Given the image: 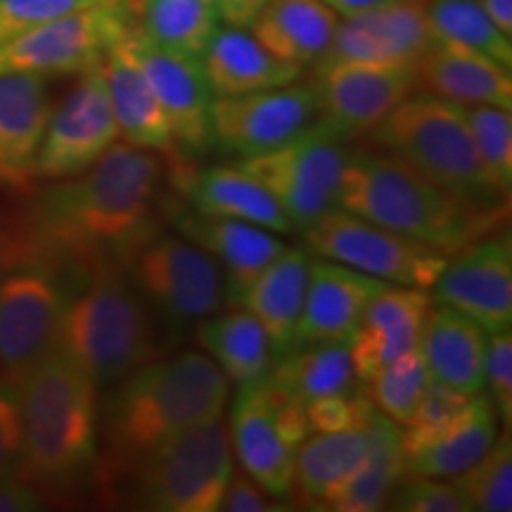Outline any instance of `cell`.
<instances>
[{
	"label": "cell",
	"instance_id": "36",
	"mask_svg": "<svg viewBox=\"0 0 512 512\" xmlns=\"http://www.w3.org/2000/svg\"><path fill=\"white\" fill-rule=\"evenodd\" d=\"M425 10L437 38L479 50L512 67V38L491 22L482 0H427Z\"/></svg>",
	"mask_w": 512,
	"mask_h": 512
},
{
	"label": "cell",
	"instance_id": "21",
	"mask_svg": "<svg viewBox=\"0 0 512 512\" xmlns=\"http://www.w3.org/2000/svg\"><path fill=\"white\" fill-rule=\"evenodd\" d=\"M384 280L328 259H311L309 283H306L304 309L294 330V344L311 342H347L354 335L370 299Z\"/></svg>",
	"mask_w": 512,
	"mask_h": 512
},
{
	"label": "cell",
	"instance_id": "4",
	"mask_svg": "<svg viewBox=\"0 0 512 512\" xmlns=\"http://www.w3.org/2000/svg\"><path fill=\"white\" fill-rule=\"evenodd\" d=\"M114 387L102 425L121 465H136L178 434L221 420L230 396V380L200 351L152 358Z\"/></svg>",
	"mask_w": 512,
	"mask_h": 512
},
{
	"label": "cell",
	"instance_id": "45",
	"mask_svg": "<svg viewBox=\"0 0 512 512\" xmlns=\"http://www.w3.org/2000/svg\"><path fill=\"white\" fill-rule=\"evenodd\" d=\"M22 458V418H19L17 382L0 375V477L19 472Z\"/></svg>",
	"mask_w": 512,
	"mask_h": 512
},
{
	"label": "cell",
	"instance_id": "16",
	"mask_svg": "<svg viewBox=\"0 0 512 512\" xmlns=\"http://www.w3.org/2000/svg\"><path fill=\"white\" fill-rule=\"evenodd\" d=\"M313 83H290L245 95H216L211 105L214 143L233 155L252 157L287 143L316 121Z\"/></svg>",
	"mask_w": 512,
	"mask_h": 512
},
{
	"label": "cell",
	"instance_id": "20",
	"mask_svg": "<svg viewBox=\"0 0 512 512\" xmlns=\"http://www.w3.org/2000/svg\"><path fill=\"white\" fill-rule=\"evenodd\" d=\"M131 31L119 43H114L110 53L102 60L114 121H117L119 128V140L131 147H138V150L157 152V155L169 159L171 178L178 181L183 174H188L192 166L178 152L162 105H159L157 95L152 91L143 67H140L136 50H133Z\"/></svg>",
	"mask_w": 512,
	"mask_h": 512
},
{
	"label": "cell",
	"instance_id": "44",
	"mask_svg": "<svg viewBox=\"0 0 512 512\" xmlns=\"http://www.w3.org/2000/svg\"><path fill=\"white\" fill-rule=\"evenodd\" d=\"M98 0H0V43Z\"/></svg>",
	"mask_w": 512,
	"mask_h": 512
},
{
	"label": "cell",
	"instance_id": "14",
	"mask_svg": "<svg viewBox=\"0 0 512 512\" xmlns=\"http://www.w3.org/2000/svg\"><path fill=\"white\" fill-rule=\"evenodd\" d=\"M313 88L316 124L349 143L373 133L399 102L418 91V72L406 64L335 62L316 67Z\"/></svg>",
	"mask_w": 512,
	"mask_h": 512
},
{
	"label": "cell",
	"instance_id": "6",
	"mask_svg": "<svg viewBox=\"0 0 512 512\" xmlns=\"http://www.w3.org/2000/svg\"><path fill=\"white\" fill-rule=\"evenodd\" d=\"M377 145L460 200L503 207L489 190L465 107L439 95H408L375 126Z\"/></svg>",
	"mask_w": 512,
	"mask_h": 512
},
{
	"label": "cell",
	"instance_id": "39",
	"mask_svg": "<svg viewBox=\"0 0 512 512\" xmlns=\"http://www.w3.org/2000/svg\"><path fill=\"white\" fill-rule=\"evenodd\" d=\"M430 373L420 351L413 349L361 380V394L396 425H406L425 392Z\"/></svg>",
	"mask_w": 512,
	"mask_h": 512
},
{
	"label": "cell",
	"instance_id": "27",
	"mask_svg": "<svg viewBox=\"0 0 512 512\" xmlns=\"http://www.w3.org/2000/svg\"><path fill=\"white\" fill-rule=\"evenodd\" d=\"M214 95H245L299 81L302 64L287 62L261 46L249 29L219 27L202 55Z\"/></svg>",
	"mask_w": 512,
	"mask_h": 512
},
{
	"label": "cell",
	"instance_id": "24",
	"mask_svg": "<svg viewBox=\"0 0 512 512\" xmlns=\"http://www.w3.org/2000/svg\"><path fill=\"white\" fill-rule=\"evenodd\" d=\"M418 86L458 105H494L512 110V67L460 43L437 38L415 64Z\"/></svg>",
	"mask_w": 512,
	"mask_h": 512
},
{
	"label": "cell",
	"instance_id": "9",
	"mask_svg": "<svg viewBox=\"0 0 512 512\" xmlns=\"http://www.w3.org/2000/svg\"><path fill=\"white\" fill-rule=\"evenodd\" d=\"M311 434L304 401L273 382L240 387L233 401L228 437L242 470L266 494L287 498L294 486V456Z\"/></svg>",
	"mask_w": 512,
	"mask_h": 512
},
{
	"label": "cell",
	"instance_id": "35",
	"mask_svg": "<svg viewBox=\"0 0 512 512\" xmlns=\"http://www.w3.org/2000/svg\"><path fill=\"white\" fill-rule=\"evenodd\" d=\"M219 22L211 0H138V31L166 53L202 57Z\"/></svg>",
	"mask_w": 512,
	"mask_h": 512
},
{
	"label": "cell",
	"instance_id": "48",
	"mask_svg": "<svg viewBox=\"0 0 512 512\" xmlns=\"http://www.w3.org/2000/svg\"><path fill=\"white\" fill-rule=\"evenodd\" d=\"M43 508V498L19 475L0 477V512H36Z\"/></svg>",
	"mask_w": 512,
	"mask_h": 512
},
{
	"label": "cell",
	"instance_id": "43",
	"mask_svg": "<svg viewBox=\"0 0 512 512\" xmlns=\"http://www.w3.org/2000/svg\"><path fill=\"white\" fill-rule=\"evenodd\" d=\"M484 389L494 403L503 427L512 425V332L498 330L486 335Z\"/></svg>",
	"mask_w": 512,
	"mask_h": 512
},
{
	"label": "cell",
	"instance_id": "2",
	"mask_svg": "<svg viewBox=\"0 0 512 512\" xmlns=\"http://www.w3.org/2000/svg\"><path fill=\"white\" fill-rule=\"evenodd\" d=\"M337 209L446 256L482 240L503 219V207L460 200L399 157L366 150H349Z\"/></svg>",
	"mask_w": 512,
	"mask_h": 512
},
{
	"label": "cell",
	"instance_id": "17",
	"mask_svg": "<svg viewBox=\"0 0 512 512\" xmlns=\"http://www.w3.org/2000/svg\"><path fill=\"white\" fill-rule=\"evenodd\" d=\"M131 41L140 67L162 105L178 152L185 159L204 155L214 145L211 105L216 95L204 72L202 57L159 50L140 34L138 27L131 31Z\"/></svg>",
	"mask_w": 512,
	"mask_h": 512
},
{
	"label": "cell",
	"instance_id": "12",
	"mask_svg": "<svg viewBox=\"0 0 512 512\" xmlns=\"http://www.w3.org/2000/svg\"><path fill=\"white\" fill-rule=\"evenodd\" d=\"M299 235L304 247L318 259L337 261L392 285L432 290L448 264V256L439 249L420 245L337 207Z\"/></svg>",
	"mask_w": 512,
	"mask_h": 512
},
{
	"label": "cell",
	"instance_id": "15",
	"mask_svg": "<svg viewBox=\"0 0 512 512\" xmlns=\"http://www.w3.org/2000/svg\"><path fill=\"white\" fill-rule=\"evenodd\" d=\"M79 76L74 91L50 112L34 166L38 183L79 174L119 143L102 62Z\"/></svg>",
	"mask_w": 512,
	"mask_h": 512
},
{
	"label": "cell",
	"instance_id": "47",
	"mask_svg": "<svg viewBox=\"0 0 512 512\" xmlns=\"http://www.w3.org/2000/svg\"><path fill=\"white\" fill-rule=\"evenodd\" d=\"M223 512H275L285 510L283 505L273 501L271 494H266L259 484L254 482L247 472H233L230 482L223 491L221 508Z\"/></svg>",
	"mask_w": 512,
	"mask_h": 512
},
{
	"label": "cell",
	"instance_id": "8",
	"mask_svg": "<svg viewBox=\"0 0 512 512\" xmlns=\"http://www.w3.org/2000/svg\"><path fill=\"white\" fill-rule=\"evenodd\" d=\"M136 24L138 0H98L0 43V74H81L105 60Z\"/></svg>",
	"mask_w": 512,
	"mask_h": 512
},
{
	"label": "cell",
	"instance_id": "25",
	"mask_svg": "<svg viewBox=\"0 0 512 512\" xmlns=\"http://www.w3.org/2000/svg\"><path fill=\"white\" fill-rule=\"evenodd\" d=\"M311 259L313 254L304 245H287L235 302V306L259 320L271 339L275 358L285 356L294 344V330L304 309Z\"/></svg>",
	"mask_w": 512,
	"mask_h": 512
},
{
	"label": "cell",
	"instance_id": "1",
	"mask_svg": "<svg viewBox=\"0 0 512 512\" xmlns=\"http://www.w3.org/2000/svg\"><path fill=\"white\" fill-rule=\"evenodd\" d=\"M164 164L157 152L114 143L79 174L43 181L0 230V268L41 264L83 278L121 264L152 233Z\"/></svg>",
	"mask_w": 512,
	"mask_h": 512
},
{
	"label": "cell",
	"instance_id": "29",
	"mask_svg": "<svg viewBox=\"0 0 512 512\" xmlns=\"http://www.w3.org/2000/svg\"><path fill=\"white\" fill-rule=\"evenodd\" d=\"M373 403L358 425L332 432H311L294 456V486L306 503L325 508L332 496L347 486L361 470L370 453L368 415Z\"/></svg>",
	"mask_w": 512,
	"mask_h": 512
},
{
	"label": "cell",
	"instance_id": "49",
	"mask_svg": "<svg viewBox=\"0 0 512 512\" xmlns=\"http://www.w3.org/2000/svg\"><path fill=\"white\" fill-rule=\"evenodd\" d=\"M271 0H214L219 17L228 27L249 29V24L254 22L256 15L266 8Z\"/></svg>",
	"mask_w": 512,
	"mask_h": 512
},
{
	"label": "cell",
	"instance_id": "23",
	"mask_svg": "<svg viewBox=\"0 0 512 512\" xmlns=\"http://www.w3.org/2000/svg\"><path fill=\"white\" fill-rule=\"evenodd\" d=\"M174 219L178 233L214 256L221 266L223 292L230 306H235L245 287L287 247L278 233L245 221L219 219L195 209L178 211Z\"/></svg>",
	"mask_w": 512,
	"mask_h": 512
},
{
	"label": "cell",
	"instance_id": "11",
	"mask_svg": "<svg viewBox=\"0 0 512 512\" xmlns=\"http://www.w3.org/2000/svg\"><path fill=\"white\" fill-rule=\"evenodd\" d=\"M79 280L41 264L0 268V375L17 382L57 347L64 309Z\"/></svg>",
	"mask_w": 512,
	"mask_h": 512
},
{
	"label": "cell",
	"instance_id": "30",
	"mask_svg": "<svg viewBox=\"0 0 512 512\" xmlns=\"http://www.w3.org/2000/svg\"><path fill=\"white\" fill-rule=\"evenodd\" d=\"M498 427L501 420L489 396H470L444 432L403 456V477H456L484 456L501 432Z\"/></svg>",
	"mask_w": 512,
	"mask_h": 512
},
{
	"label": "cell",
	"instance_id": "5",
	"mask_svg": "<svg viewBox=\"0 0 512 512\" xmlns=\"http://www.w3.org/2000/svg\"><path fill=\"white\" fill-rule=\"evenodd\" d=\"M57 349L98 389L114 387L155 358V330L124 266L102 264L76 283L64 309Z\"/></svg>",
	"mask_w": 512,
	"mask_h": 512
},
{
	"label": "cell",
	"instance_id": "28",
	"mask_svg": "<svg viewBox=\"0 0 512 512\" xmlns=\"http://www.w3.org/2000/svg\"><path fill=\"white\" fill-rule=\"evenodd\" d=\"M192 204V209L219 219L245 221L252 226L292 235L294 228L280 204L264 185L256 183L240 166H209L190 169L176 181Z\"/></svg>",
	"mask_w": 512,
	"mask_h": 512
},
{
	"label": "cell",
	"instance_id": "10",
	"mask_svg": "<svg viewBox=\"0 0 512 512\" xmlns=\"http://www.w3.org/2000/svg\"><path fill=\"white\" fill-rule=\"evenodd\" d=\"M347 155L344 140L313 121L299 136L261 155L242 157L238 166L271 192L294 233H304L337 207Z\"/></svg>",
	"mask_w": 512,
	"mask_h": 512
},
{
	"label": "cell",
	"instance_id": "7",
	"mask_svg": "<svg viewBox=\"0 0 512 512\" xmlns=\"http://www.w3.org/2000/svg\"><path fill=\"white\" fill-rule=\"evenodd\" d=\"M233 472L228 427L214 420L136 460V503L157 512H216Z\"/></svg>",
	"mask_w": 512,
	"mask_h": 512
},
{
	"label": "cell",
	"instance_id": "13",
	"mask_svg": "<svg viewBox=\"0 0 512 512\" xmlns=\"http://www.w3.org/2000/svg\"><path fill=\"white\" fill-rule=\"evenodd\" d=\"M124 268L136 290L174 323L214 316L226 299L221 266L185 238L150 233L128 254Z\"/></svg>",
	"mask_w": 512,
	"mask_h": 512
},
{
	"label": "cell",
	"instance_id": "18",
	"mask_svg": "<svg viewBox=\"0 0 512 512\" xmlns=\"http://www.w3.org/2000/svg\"><path fill=\"white\" fill-rule=\"evenodd\" d=\"M425 3L427 0H396L356 15H344V19L339 17L328 50L313 67L335 62L415 67L437 41Z\"/></svg>",
	"mask_w": 512,
	"mask_h": 512
},
{
	"label": "cell",
	"instance_id": "33",
	"mask_svg": "<svg viewBox=\"0 0 512 512\" xmlns=\"http://www.w3.org/2000/svg\"><path fill=\"white\" fill-rule=\"evenodd\" d=\"M370 453L356 477L325 503L335 512H377L387 508L389 496L403 479L401 425L373 406L368 415Z\"/></svg>",
	"mask_w": 512,
	"mask_h": 512
},
{
	"label": "cell",
	"instance_id": "26",
	"mask_svg": "<svg viewBox=\"0 0 512 512\" xmlns=\"http://www.w3.org/2000/svg\"><path fill=\"white\" fill-rule=\"evenodd\" d=\"M418 351L432 380L465 396L484 389L486 332L451 306L430 304L422 320Z\"/></svg>",
	"mask_w": 512,
	"mask_h": 512
},
{
	"label": "cell",
	"instance_id": "41",
	"mask_svg": "<svg viewBox=\"0 0 512 512\" xmlns=\"http://www.w3.org/2000/svg\"><path fill=\"white\" fill-rule=\"evenodd\" d=\"M422 325L396 330H356L349 337L351 363H354L356 380H366L377 370L396 361L408 351L418 349Z\"/></svg>",
	"mask_w": 512,
	"mask_h": 512
},
{
	"label": "cell",
	"instance_id": "42",
	"mask_svg": "<svg viewBox=\"0 0 512 512\" xmlns=\"http://www.w3.org/2000/svg\"><path fill=\"white\" fill-rule=\"evenodd\" d=\"M396 512H472L451 479L403 477L387 501Z\"/></svg>",
	"mask_w": 512,
	"mask_h": 512
},
{
	"label": "cell",
	"instance_id": "34",
	"mask_svg": "<svg viewBox=\"0 0 512 512\" xmlns=\"http://www.w3.org/2000/svg\"><path fill=\"white\" fill-rule=\"evenodd\" d=\"M266 380L304 403L318 399V396L351 394L356 370L351 363L349 339L347 342H311L292 347L285 356L275 358Z\"/></svg>",
	"mask_w": 512,
	"mask_h": 512
},
{
	"label": "cell",
	"instance_id": "52",
	"mask_svg": "<svg viewBox=\"0 0 512 512\" xmlns=\"http://www.w3.org/2000/svg\"><path fill=\"white\" fill-rule=\"evenodd\" d=\"M211 3H214V0H211Z\"/></svg>",
	"mask_w": 512,
	"mask_h": 512
},
{
	"label": "cell",
	"instance_id": "38",
	"mask_svg": "<svg viewBox=\"0 0 512 512\" xmlns=\"http://www.w3.org/2000/svg\"><path fill=\"white\" fill-rule=\"evenodd\" d=\"M472 512L512 510V441L510 427L498 432L494 444L467 470L451 477Z\"/></svg>",
	"mask_w": 512,
	"mask_h": 512
},
{
	"label": "cell",
	"instance_id": "22",
	"mask_svg": "<svg viewBox=\"0 0 512 512\" xmlns=\"http://www.w3.org/2000/svg\"><path fill=\"white\" fill-rule=\"evenodd\" d=\"M48 79L38 74H0V188L27 190L53 102Z\"/></svg>",
	"mask_w": 512,
	"mask_h": 512
},
{
	"label": "cell",
	"instance_id": "40",
	"mask_svg": "<svg viewBox=\"0 0 512 512\" xmlns=\"http://www.w3.org/2000/svg\"><path fill=\"white\" fill-rule=\"evenodd\" d=\"M467 399L470 396L460 394L456 389L446 387V384L430 377L411 418L406 420V425H401L403 456L415 451V448H420L422 444H427L439 432H444L456 420V415L463 411Z\"/></svg>",
	"mask_w": 512,
	"mask_h": 512
},
{
	"label": "cell",
	"instance_id": "32",
	"mask_svg": "<svg viewBox=\"0 0 512 512\" xmlns=\"http://www.w3.org/2000/svg\"><path fill=\"white\" fill-rule=\"evenodd\" d=\"M197 342L207 356L238 387L266 380L275 356L271 339L252 313L233 306L221 316H209L197 325Z\"/></svg>",
	"mask_w": 512,
	"mask_h": 512
},
{
	"label": "cell",
	"instance_id": "50",
	"mask_svg": "<svg viewBox=\"0 0 512 512\" xmlns=\"http://www.w3.org/2000/svg\"><path fill=\"white\" fill-rule=\"evenodd\" d=\"M482 5L491 22L512 38V0H482Z\"/></svg>",
	"mask_w": 512,
	"mask_h": 512
},
{
	"label": "cell",
	"instance_id": "31",
	"mask_svg": "<svg viewBox=\"0 0 512 512\" xmlns=\"http://www.w3.org/2000/svg\"><path fill=\"white\" fill-rule=\"evenodd\" d=\"M339 15L323 0H271L249 31L273 55L294 64H316L328 50Z\"/></svg>",
	"mask_w": 512,
	"mask_h": 512
},
{
	"label": "cell",
	"instance_id": "19",
	"mask_svg": "<svg viewBox=\"0 0 512 512\" xmlns=\"http://www.w3.org/2000/svg\"><path fill=\"white\" fill-rule=\"evenodd\" d=\"M448 259L432 302L446 304L489 332L508 330L512 323V242L508 235L477 240Z\"/></svg>",
	"mask_w": 512,
	"mask_h": 512
},
{
	"label": "cell",
	"instance_id": "51",
	"mask_svg": "<svg viewBox=\"0 0 512 512\" xmlns=\"http://www.w3.org/2000/svg\"><path fill=\"white\" fill-rule=\"evenodd\" d=\"M323 3L330 5L339 17H344V15H356V12H363V10L380 8V5H387V3H396V0H323Z\"/></svg>",
	"mask_w": 512,
	"mask_h": 512
},
{
	"label": "cell",
	"instance_id": "46",
	"mask_svg": "<svg viewBox=\"0 0 512 512\" xmlns=\"http://www.w3.org/2000/svg\"><path fill=\"white\" fill-rule=\"evenodd\" d=\"M368 408V399L361 392L358 394H335V396H318L304 403L306 418H309L311 432H332L344 430V427L358 425L363 420V413Z\"/></svg>",
	"mask_w": 512,
	"mask_h": 512
},
{
	"label": "cell",
	"instance_id": "3",
	"mask_svg": "<svg viewBox=\"0 0 512 512\" xmlns=\"http://www.w3.org/2000/svg\"><path fill=\"white\" fill-rule=\"evenodd\" d=\"M22 458L17 475L31 486L67 491L98 460V384L64 351L53 349L17 380Z\"/></svg>",
	"mask_w": 512,
	"mask_h": 512
},
{
	"label": "cell",
	"instance_id": "37",
	"mask_svg": "<svg viewBox=\"0 0 512 512\" xmlns=\"http://www.w3.org/2000/svg\"><path fill=\"white\" fill-rule=\"evenodd\" d=\"M489 190L508 202L512 190V114L494 105H463Z\"/></svg>",
	"mask_w": 512,
	"mask_h": 512
}]
</instances>
